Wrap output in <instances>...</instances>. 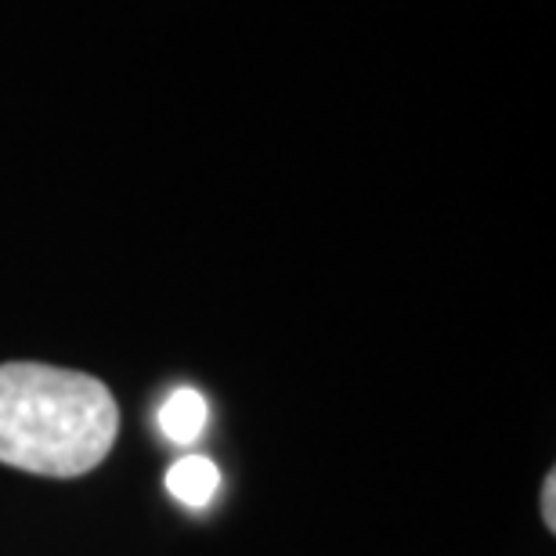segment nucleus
Wrapping results in <instances>:
<instances>
[{
  "instance_id": "obj_1",
  "label": "nucleus",
  "mask_w": 556,
  "mask_h": 556,
  "mask_svg": "<svg viewBox=\"0 0 556 556\" xmlns=\"http://www.w3.org/2000/svg\"><path fill=\"white\" fill-rule=\"evenodd\" d=\"M119 408L87 372L43 362L0 365V463L37 477H84L113 452Z\"/></svg>"
},
{
  "instance_id": "obj_2",
  "label": "nucleus",
  "mask_w": 556,
  "mask_h": 556,
  "mask_svg": "<svg viewBox=\"0 0 556 556\" xmlns=\"http://www.w3.org/2000/svg\"><path fill=\"white\" fill-rule=\"evenodd\" d=\"M166 488H170V495L177 503L203 509V506H210V498L217 495L220 470L214 459H206V455H185V459H177L170 470H166Z\"/></svg>"
},
{
  "instance_id": "obj_3",
  "label": "nucleus",
  "mask_w": 556,
  "mask_h": 556,
  "mask_svg": "<svg viewBox=\"0 0 556 556\" xmlns=\"http://www.w3.org/2000/svg\"><path fill=\"white\" fill-rule=\"evenodd\" d=\"M160 427L174 444L195 441L206 430V397L195 387H177L160 408Z\"/></svg>"
},
{
  "instance_id": "obj_4",
  "label": "nucleus",
  "mask_w": 556,
  "mask_h": 556,
  "mask_svg": "<svg viewBox=\"0 0 556 556\" xmlns=\"http://www.w3.org/2000/svg\"><path fill=\"white\" fill-rule=\"evenodd\" d=\"M542 517H546V528L556 531V473H546V484H542Z\"/></svg>"
}]
</instances>
